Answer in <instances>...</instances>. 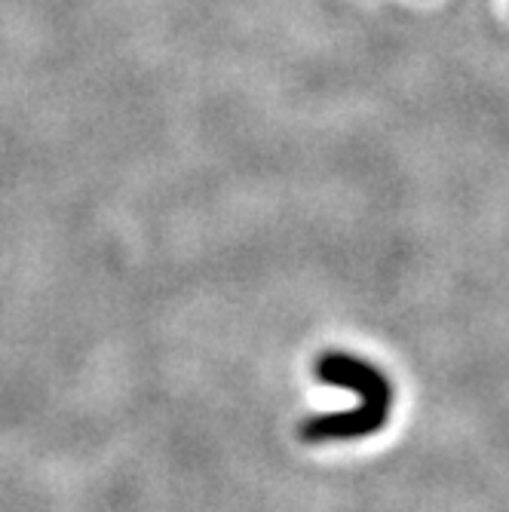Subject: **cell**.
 <instances>
[{
	"label": "cell",
	"instance_id": "cell-1",
	"mask_svg": "<svg viewBox=\"0 0 509 512\" xmlns=\"http://www.w3.org/2000/svg\"><path fill=\"white\" fill-rule=\"evenodd\" d=\"M310 384L338 393L313 399L316 414L301 424V442L310 448H344V442L381 439L399 405V381L393 368L362 347H326L310 359Z\"/></svg>",
	"mask_w": 509,
	"mask_h": 512
}]
</instances>
